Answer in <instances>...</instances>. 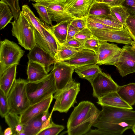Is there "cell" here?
<instances>
[{"mask_svg": "<svg viewBox=\"0 0 135 135\" xmlns=\"http://www.w3.org/2000/svg\"><path fill=\"white\" fill-rule=\"evenodd\" d=\"M17 65L15 64L10 66L0 75V90L7 97L16 80Z\"/></svg>", "mask_w": 135, "mask_h": 135, "instance_id": "obj_20", "label": "cell"}, {"mask_svg": "<svg viewBox=\"0 0 135 135\" xmlns=\"http://www.w3.org/2000/svg\"></svg>", "mask_w": 135, "mask_h": 135, "instance_id": "obj_50", "label": "cell"}, {"mask_svg": "<svg viewBox=\"0 0 135 135\" xmlns=\"http://www.w3.org/2000/svg\"><path fill=\"white\" fill-rule=\"evenodd\" d=\"M100 112L95 105L88 101H82L75 107L67 123L69 135H85L91 129Z\"/></svg>", "mask_w": 135, "mask_h": 135, "instance_id": "obj_2", "label": "cell"}, {"mask_svg": "<svg viewBox=\"0 0 135 135\" xmlns=\"http://www.w3.org/2000/svg\"><path fill=\"white\" fill-rule=\"evenodd\" d=\"M86 17L74 19L70 22V24L80 31L87 27Z\"/></svg>", "mask_w": 135, "mask_h": 135, "instance_id": "obj_41", "label": "cell"}, {"mask_svg": "<svg viewBox=\"0 0 135 135\" xmlns=\"http://www.w3.org/2000/svg\"><path fill=\"white\" fill-rule=\"evenodd\" d=\"M53 98L52 95L39 102L30 105L20 115L21 123L23 125L33 118L49 110Z\"/></svg>", "mask_w": 135, "mask_h": 135, "instance_id": "obj_17", "label": "cell"}, {"mask_svg": "<svg viewBox=\"0 0 135 135\" xmlns=\"http://www.w3.org/2000/svg\"><path fill=\"white\" fill-rule=\"evenodd\" d=\"M110 11L111 13L123 26L130 15L126 8L122 5L111 7Z\"/></svg>", "mask_w": 135, "mask_h": 135, "instance_id": "obj_32", "label": "cell"}, {"mask_svg": "<svg viewBox=\"0 0 135 135\" xmlns=\"http://www.w3.org/2000/svg\"><path fill=\"white\" fill-rule=\"evenodd\" d=\"M62 45L76 49L81 48L82 45V44L80 42L75 38L67 40L66 42Z\"/></svg>", "mask_w": 135, "mask_h": 135, "instance_id": "obj_45", "label": "cell"}, {"mask_svg": "<svg viewBox=\"0 0 135 135\" xmlns=\"http://www.w3.org/2000/svg\"><path fill=\"white\" fill-rule=\"evenodd\" d=\"M29 1H35L36 0H28Z\"/></svg>", "mask_w": 135, "mask_h": 135, "instance_id": "obj_48", "label": "cell"}, {"mask_svg": "<svg viewBox=\"0 0 135 135\" xmlns=\"http://www.w3.org/2000/svg\"><path fill=\"white\" fill-rule=\"evenodd\" d=\"M75 69L64 62H56L54 64L52 69L57 91L62 90L73 80L72 75Z\"/></svg>", "mask_w": 135, "mask_h": 135, "instance_id": "obj_13", "label": "cell"}, {"mask_svg": "<svg viewBox=\"0 0 135 135\" xmlns=\"http://www.w3.org/2000/svg\"><path fill=\"white\" fill-rule=\"evenodd\" d=\"M13 16L9 6L5 2H0V30L3 29L10 23Z\"/></svg>", "mask_w": 135, "mask_h": 135, "instance_id": "obj_30", "label": "cell"}, {"mask_svg": "<svg viewBox=\"0 0 135 135\" xmlns=\"http://www.w3.org/2000/svg\"><path fill=\"white\" fill-rule=\"evenodd\" d=\"M99 41L97 37L93 36L85 41L81 48L91 50L97 55L99 51Z\"/></svg>", "mask_w": 135, "mask_h": 135, "instance_id": "obj_35", "label": "cell"}, {"mask_svg": "<svg viewBox=\"0 0 135 135\" xmlns=\"http://www.w3.org/2000/svg\"><path fill=\"white\" fill-rule=\"evenodd\" d=\"M27 81L20 78L15 80L7 96L9 112L20 115L30 105L26 90Z\"/></svg>", "mask_w": 135, "mask_h": 135, "instance_id": "obj_5", "label": "cell"}, {"mask_svg": "<svg viewBox=\"0 0 135 135\" xmlns=\"http://www.w3.org/2000/svg\"><path fill=\"white\" fill-rule=\"evenodd\" d=\"M93 36L90 29L86 27L79 31L75 36L74 38L83 45L85 41Z\"/></svg>", "mask_w": 135, "mask_h": 135, "instance_id": "obj_40", "label": "cell"}, {"mask_svg": "<svg viewBox=\"0 0 135 135\" xmlns=\"http://www.w3.org/2000/svg\"><path fill=\"white\" fill-rule=\"evenodd\" d=\"M32 4L36 10L42 21L46 25L52 26V21L48 13L47 7L36 2L32 3Z\"/></svg>", "mask_w": 135, "mask_h": 135, "instance_id": "obj_33", "label": "cell"}, {"mask_svg": "<svg viewBox=\"0 0 135 135\" xmlns=\"http://www.w3.org/2000/svg\"><path fill=\"white\" fill-rule=\"evenodd\" d=\"M124 27L128 31L132 40L135 42V16L130 15Z\"/></svg>", "mask_w": 135, "mask_h": 135, "instance_id": "obj_39", "label": "cell"}, {"mask_svg": "<svg viewBox=\"0 0 135 135\" xmlns=\"http://www.w3.org/2000/svg\"><path fill=\"white\" fill-rule=\"evenodd\" d=\"M122 50L117 61L113 65L116 67L121 76L124 77L135 73V48L126 44Z\"/></svg>", "mask_w": 135, "mask_h": 135, "instance_id": "obj_11", "label": "cell"}, {"mask_svg": "<svg viewBox=\"0 0 135 135\" xmlns=\"http://www.w3.org/2000/svg\"><path fill=\"white\" fill-rule=\"evenodd\" d=\"M41 114L33 118L23 125L26 135H38L41 131L44 123L41 118Z\"/></svg>", "mask_w": 135, "mask_h": 135, "instance_id": "obj_27", "label": "cell"}, {"mask_svg": "<svg viewBox=\"0 0 135 135\" xmlns=\"http://www.w3.org/2000/svg\"><path fill=\"white\" fill-rule=\"evenodd\" d=\"M75 71L80 78L88 80L90 83L101 69L97 64L85 65L76 68Z\"/></svg>", "mask_w": 135, "mask_h": 135, "instance_id": "obj_23", "label": "cell"}, {"mask_svg": "<svg viewBox=\"0 0 135 135\" xmlns=\"http://www.w3.org/2000/svg\"><path fill=\"white\" fill-rule=\"evenodd\" d=\"M27 95L30 105L39 102L57 91L53 69L45 78L39 81L26 85Z\"/></svg>", "mask_w": 135, "mask_h": 135, "instance_id": "obj_3", "label": "cell"}, {"mask_svg": "<svg viewBox=\"0 0 135 135\" xmlns=\"http://www.w3.org/2000/svg\"><path fill=\"white\" fill-rule=\"evenodd\" d=\"M97 55L94 52L80 48L78 49L73 57L62 62L76 68L85 65L97 64Z\"/></svg>", "mask_w": 135, "mask_h": 135, "instance_id": "obj_16", "label": "cell"}, {"mask_svg": "<svg viewBox=\"0 0 135 135\" xmlns=\"http://www.w3.org/2000/svg\"><path fill=\"white\" fill-rule=\"evenodd\" d=\"M6 3L9 6L13 16L14 20H16L20 15L21 11L19 0H1Z\"/></svg>", "mask_w": 135, "mask_h": 135, "instance_id": "obj_37", "label": "cell"}, {"mask_svg": "<svg viewBox=\"0 0 135 135\" xmlns=\"http://www.w3.org/2000/svg\"><path fill=\"white\" fill-rule=\"evenodd\" d=\"M28 61H32L39 63L45 67L48 73L51 70V65L54 64L55 59L37 44L31 50L27 55Z\"/></svg>", "mask_w": 135, "mask_h": 135, "instance_id": "obj_18", "label": "cell"}, {"mask_svg": "<svg viewBox=\"0 0 135 135\" xmlns=\"http://www.w3.org/2000/svg\"><path fill=\"white\" fill-rule=\"evenodd\" d=\"M98 99L97 102L98 104L101 106L128 109L132 110V106L126 102L119 95L117 91L108 94Z\"/></svg>", "mask_w": 135, "mask_h": 135, "instance_id": "obj_19", "label": "cell"}, {"mask_svg": "<svg viewBox=\"0 0 135 135\" xmlns=\"http://www.w3.org/2000/svg\"><path fill=\"white\" fill-rule=\"evenodd\" d=\"M80 84L75 80L68 84L64 88L55 93L56 101L52 111L66 113L77 103L76 98L80 91Z\"/></svg>", "mask_w": 135, "mask_h": 135, "instance_id": "obj_6", "label": "cell"}, {"mask_svg": "<svg viewBox=\"0 0 135 135\" xmlns=\"http://www.w3.org/2000/svg\"><path fill=\"white\" fill-rule=\"evenodd\" d=\"M87 16L94 21L108 26L119 29L124 27L123 25L119 22L111 13L108 17L94 16Z\"/></svg>", "mask_w": 135, "mask_h": 135, "instance_id": "obj_31", "label": "cell"}, {"mask_svg": "<svg viewBox=\"0 0 135 135\" xmlns=\"http://www.w3.org/2000/svg\"><path fill=\"white\" fill-rule=\"evenodd\" d=\"M110 7L105 3L93 1L90 8L88 16L107 17L111 14Z\"/></svg>", "mask_w": 135, "mask_h": 135, "instance_id": "obj_28", "label": "cell"}, {"mask_svg": "<svg viewBox=\"0 0 135 135\" xmlns=\"http://www.w3.org/2000/svg\"><path fill=\"white\" fill-rule=\"evenodd\" d=\"M132 129L133 133L135 134V123L133 126Z\"/></svg>", "mask_w": 135, "mask_h": 135, "instance_id": "obj_47", "label": "cell"}, {"mask_svg": "<svg viewBox=\"0 0 135 135\" xmlns=\"http://www.w3.org/2000/svg\"><path fill=\"white\" fill-rule=\"evenodd\" d=\"M3 134L4 135H13V132L12 129L10 127L6 128L4 131Z\"/></svg>", "mask_w": 135, "mask_h": 135, "instance_id": "obj_46", "label": "cell"}, {"mask_svg": "<svg viewBox=\"0 0 135 135\" xmlns=\"http://www.w3.org/2000/svg\"><path fill=\"white\" fill-rule=\"evenodd\" d=\"M10 23L12 35L17 38L18 44L26 50H31L36 44L35 28L22 11L17 20Z\"/></svg>", "mask_w": 135, "mask_h": 135, "instance_id": "obj_4", "label": "cell"}, {"mask_svg": "<svg viewBox=\"0 0 135 135\" xmlns=\"http://www.w3.org/2000/svg\"><path fill=\"white\" fill-rule=\"evenodd\" d=\"M79 31V30L69 23L68 26L67 40L74 38L75 36Z\"/></svg>", "mask_w": 135, "mask_h": 135, "instance_id": "obj_44", "label": "cell"}, {"mask_svg": "<svg viewBox=\"0 0 135 135\" xmlns=\"http://www.w3.org/2000/svg\"><path fill=\"white\" fill-rule=\"evenodd\" d=\"M86 17L87 27L89 28H91L107 30H119L122 29L115 28L105 25L93 20L88 16Z\"/></svg>", "mask_w": 135, "mask_h": 135, "instance_id": "obj_38", "label": "cell"}, {"mask_svg": "<svg viewBox=\"0 0 135 135\" xmlns=\"http://www.w3.org/2000/svg\"><path fill=\"white\" fill-rule=\"evenodd\" d=\"M64 129V126L53 122L50 126L41 131L38 135H57Z\"/></svg>", "mask_w": 135, "mask_h": 135, "instance_id": "obj_34", "label": "cell"}, {"mask_svg": "<svg viewBox=\"0 0 135 135\" xmlns=\"http://www.w3.org/2000/svg\"><path fill=\"white\" fill-rule=\"evenodd\" d=\"M22 11L35 28L43 36V31L48 29L50 26L46 25L36 17L27 5L22 6Z\"/></svg>", "mask_w": 135, "mask_h": 135, "instance_id": "obj_22", "label": "cell"}, {"mask_svg": "<svg viewBox=\"0 0 135 135\" xmlns=\"http://www.w3.org/2000/svg\"><path fill=\"white\" fill-rule=\"evenodd\" d=\"M69 23H62L50 27V31L60 45L67 41L68 26Z\"/></svg>", "mask_w": 135, "mask_h": 135, "instance_id": "obj_26", "label": "cell"}, {"mask_svg": "<svg viewBox=\"0 0 135 135\" xmlns=\"http://www.w3.org/2000/svg\"><path fill=\"white\" fill-rule=\"evenodd\" d=\"M18 115L9 112L4 117L5 121L12 130L13 134L26 135L23 129V125L20 122Z\"/></svg>", "mask_w": 135, "mask_h": 135, "instance_id": "obj_25", "label": "cell"}, {"mask_svg": "<svg viewBox=\"0 0 135 135\" xmlns=\"http://www.w3.org/2000/svg\"><path fill=\"white\" fill-rule=\"evenodd\" d=\"M122 50L116 44L99 41L97 64L113 65L117 61Z\"/></svg>", "mask_w": 135, "mask_h": 135, "instance_id": "obj_12", "label": "cell"}, {"mask_svg": "<svg viewBox=\"0 0 135 135\" xmlns=\"http://www.w3.org/2000/svg\"><path fill=\"white\" fill-rule=\"evenodd\" d=\"M121 98L131 106L135 104V83L119 86L117 91Z\"/></svg>", "mask_w": 135, "mask_h": 135, "instance_id": "obj_24", "label": "cell"}, {"mask_svg": "<svg viewBox=\"0 0 135 135\" xmlns=\"http://www.w3.org/2000/svg\"><path fill=\"white\" fill-rule=\"evenodd\" d=\"M101 106L102 110L93 126L101 129L105 135H121L132 129L135 123V110Z\"/></svg>", "mask_w": 135, "mask_h": 135, "instance_id": "obj_1", "label": "cell"}, {"mask_svg": "<svg viewBox=\"0 0 135 135\" xmlns=\"http://www.w3.org/2000/svg\"><path fill=\"white\" fill-rule=\"evenodd\" d=\"M126 0H94V1L103 2L108 4L110 7L122 5Z\"/></svg>", "mask_w": 135, "mask_h": 135, "instance_id": "obj_43", "label": "cell"}, {"mask_svg": "<svg viewBox=\"0 0 135 135\" xmlns=\"http://www.w3.org/2000/svg\"><path fill=\"white\" fill-rule=\"evenodd\" d=\"M94 0H66L65 11L71 16L80 19L87 16Z\"/></svg>", "mask_w": 135, "mask_h": 135, "instance_id": "obj_15", "label": "cell"}, {"mask_svg": "<svg viewBox=\"0 0 135 135\" xmlns=\"http://www.w3.org/2000/svg\"><path fill=\"white\" fill-rule=\"evenodd\" d=\"M122 6L126 8L130 15L135 16V0H126Z\"/></svg>", "mask_w": 135, "mask_h": 135, "instance_id": "obj_42", "label": "cell"}, {"mask_svg": "<svg viewBox=\"0 0 135 135\" xmlns=\"http://www.w3.org/2000/svg\"><path fill=\"white\" fill-rule=\"evenodd\" d=\"M50 27L43 31V36L35 29V42L36 44L55 59L60 45L50 31Z\"/></svg>", "mask_w": 135, "mask_h": 135, "instance_id": "obj_14", "label": "cell"}, {"mask_svg": "<svg viewBox=\"0 0 135 135\" xmlns=\"http://www.w3.org/2000/svg\"><path fill=\"white\" fill-rule=\"evenodd\" d=\"M9 112L7 97L0 90V114L1 117H4Z\"/></svg>", "mask_w": 135, "mask_h": 135, "instance_id": "obj_36", "label": "cell"}, {"mask_svg": "<svg viewBox=\"0 0 135 135\" xmlns=\"http://www.w3.org/2000/svg\"><path fill=\"white\" fill-rule=\"evenodd\" d=\"M24 51L16 43L7 39L1 41L0 75L14 64L18 65Z\"/></svg>", "mask_w": 135, "mask_h": 135, "instance_id": "obj_7", "label": "cell"}, {"mask_svg": "<svg viewBox=\"0 0 135 135\" xmlns=\"http://www.w3.org/2000/svg\"><path fill=\"white\" fill-rule=\"evenodd\" d=\"M27 71V80L30 82L40 80L49 74L43 65L32 61H28Z\"/></svg>", "mask_w": 135, "mask_h": 135, "instance_id": "obj_21", "label": "cell"}, {"mask_svg": "<svg viewBox=\"0 0 135 135\" xmlns=\"http://www.w3.org/2000/svg\"><path fill=\"white\" fill-rule=\"evenodd\" d=\"M90 83L93 88V96L98 99L117 91L119 86L110 75L102 71L99 72Z\"/></svg>", "mask_w": 135, "mask_h": 135, "instance_id": "obj_10", "label": "cell"}, {"mask_svg": "<svg viewBox=\"0 0 135 135\" xmlns=\"http://www.w3.org/2000/svg\"><path fill=\"white\" fill-rule=\"evenodd\" d=\"M66 0H36L35 2L46 6L52 21L57 24L62 23H70L78 19L69 14L65 9Z\"/></svg>", "mask_w": 135, "mask_h": 135, "instance_id": "obj_8", "label": "cell"}, {"mask_svg": "<svg viewBox=\"0 0 135 135\" xmlns=\"http://www.w3.org/2000/svg\"><path fill=\"white\" fill-rule=\"evenodd\" d=\"M89 29L94 36L99 41L124 44L133 46L135 45V42L124 27L119 30Z\"/></svg>", "mask_w": 135, "mask_h": 135, "instance_id": "obj_9", "label": "cell"}, {"mask_svg": "<svg viewBox=\"0 0 135 135\" xmlns=\"http://www.w3.org/2000/svg\"><path fill=\"white\" fill-rule=\"evenodd\" d=\"M133 46L135 48V45Z\"/></svg>", "mask_w": 135, "mask_h": 135, "instance_id": "obj_49", "label": "cell"}, {"mask_svg": "<svg viewBox=\"0 0 135 135\" xmlns=\"http://www.w3.org/2000/svg\"><path fill=\"white\" fill-rule=\"evenodd\" d=\"M78 49L63 45H60L55 58L56 62L64 61L70 59L77 52Z\"/></svg>", "mask_w": 135, "mask_h": 135, "instance_id": "obj_29", "label": "cell"}]
</instances>
